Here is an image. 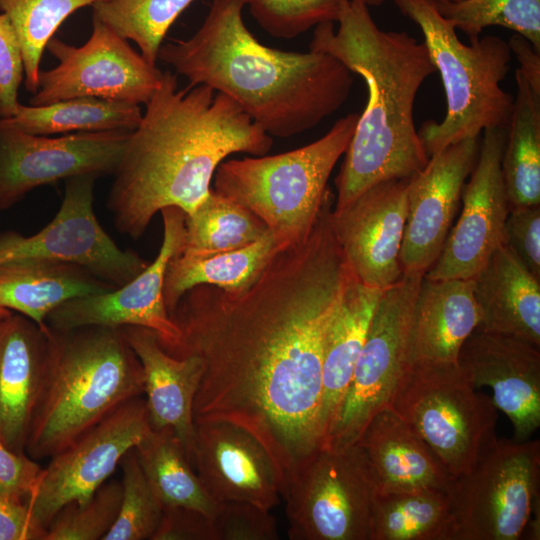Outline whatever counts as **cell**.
<instances>
[{
  "instance_id": "6da1fadb",
  "label": "cell",
  "mask_w": 540,
  "mask_h": 540,
  "mask_svg": "<svg viewBox=\"0 0 540 540\" xmlns=\"http://www.w3.org/2000/svg\"><path fill=\"white\" fill-rule=\"evenodd\" d=\"M332 202L329 194L309 236L281 249L250 286H195L170 314L180 339L166 352L203 365L194 423L250 433L276 462L284 489L319 449L324 341L355 277L331 228Z\"/></svg>"
},
{
  "instance_id": "7a4b0ae2",
  "label": "cell",
  "mask_w": 540,
  "mask_h": 540,
  "mask_svg": "<svg viewBox=\"0 0 540 540\" xmlns=\"http://www.w3.org/2000/svg\"><path fill=\"white\" fill-rule=\"evenodd\" d=\"M131 132L106 207L116 230L139 239L157 212L191 213L211 191L219 164L234 153L266 155L273 141L231 98L206 85L178 89L162 72Z\"/></svg>"
},
{
  "instance_id": "3957f363",
  "label": "cell",
  "mask_w": 540,
  "mask_h": 540,
  "mask_svg": "<svg viewBox=\"0 0 540 540\" xmlns=\"http://www.w3.org/2000/svg\"><path fill=\"white\" fill-rule=\"evenodd\" d=\"M250 0H211L199 29L188 39L162 44L157 60L189 86L223 93L269 136L288 138L320 124L347 100L353 73L317 51L267 47L242 17Z\"/></svg>"
},
{
  "instance_id": "277c9868",
  "label": "cell",
  "mask_w": 540,
  "mask_h": 540,
  "mask_svg": "<svg viewBox=\"0 0 540 540\" xmlns=\"http://www.w3.org/2000/svg\"><path fill=\"white\" fill-rule=\"evenodd\" d=\"M333 22L315 26L309 50L338 59L366 83L368 98L335 179L334 212L368 188L406 179L429 160L415 128L413 109L423 82L437 70L424 42L405 31H383L361 0H348Z\"/></svg>"
},
{
  "instance_id": "5b68a950",
  "label": "cell",
  "mask_w": 540,
  "mask_h": 540,
  "mask_svg": "<svg viewBox=\"0 0 540 540\" xmlns=\"http://www.w3.org/2000/svg\"><path fill=\"white\" fill-rule=\"evenodd\" d=\"M143 393L142 366L122 327H48L46 362L26 454L34 460L51 458Z\"/></svg>"
},
{
  "instance_id": "8992f818",
  "label": "cell",
  "mask_w": 540,
  "mask_h": 540,
  "mask_svg": "<svg viewBox=\"0 0 540 540\" xmlns=\"http://www.w3.org/2000/svg\"><path fill=\"white\" fill-rule=\"evenodd\" d=\"M394 2L420 27L445 90V118L428 120L417 131L427 155L479 137L488 128L508 129L514 98L500 86L510 69L508 43L494 35L469 38V45L462 43L456 28L440 14L437 0Z\"/></svg>"
},
{
  "instance_id": "52a82bcc",
  "label": "cell",
  "mask_w": 540,
  "mask_h": 540,
  "mask_svg": "<svg viewBox=\"0 0 540 540\" xmlns=\"http://www.w3.org/2000/svg\"><path fill=\"white\" fill-rule=\"evenodd\" d=\"M359 114L338 119L316 141L288 152L222 161L212 190L258 216L288 247L310 234L329 195V177L346 152Z\"/></svg>"
},
{
  "instance_id": "ba28073f",
  "label": "cell",
  "mask_w": 540,
  "mask_h": 540,
  "mask_svg": "<svg viewBox=\"0 0 540 540\" xmlns=\"http://www.w3.org/2000/svg\"><path fill=\"white\" fill-rule=\"evenodd\" d=\"M452 477L468 473L497 440V408L458 364H406L388 405Z\"/></svg>"
},
{
  "instance_id": "9c48e42d",
  "label": "cell",
  "mask_w": 540,
  "mask_h": 540,
  "mask_svg": "<svg viewBox=\"0 0 540 540\" xmlns=\"http://www.w3.org/2000/svg\"><path fill=\"white\" fill-rule=\"evenodd\" d=\"M540 442L496 440L448 487L452 540H517L539 503Z\"/></svg>"
},
{
  "instance_id": "30bf717a",
  "label": "cell",
  "mask_w": 540,
  "mask_h": 540,
  "mask_svg": "<svg viewBox=\"0 0 540 540\" xmlns=\"http://www.w3.org/2000/svg\"><path fill=\"white\" fill-rule=\"evenodd\" d=\"M378 486L357 444L319 448L289 478L282 497L291 540H370Z\"/></svg>"
},
{
  "instance_id": "8fae6325",
  "label": "cell",
  "mask_w": 540,
  "mask_h": 540,
  "mask_svg": "<svg viewBox=\"0 0 540 540\" xmlns=\"http://www.w3.org/2000/svg\"><path fill=\"white\" fill-rule=\"evenodd\" d=\"M423 276L403 274L384 289L339 412L321 448L339 450L355 444L373 416L388 407L407 364L411 316Z\"/></svg>"
},
{
  "instance_id": "7c38bea8",
  "label": "cell",
  "mask_w": 540,
  "mask_h": 540,
  "mask_svg": "<svg viewBox=\"0 0 540 540\" xmlns=\"http://www.w3.org/2000/svg\"><path fill=\"white\" fill-rule=\"evenodd\" d=\"M97 179L81 175L65 180L60 208L39 232L30 236L0 232V266L33 260L73 263L116 287L139 275L149 263L136 252L121 249L95 215Z\"/></svg>"
},
{
  "instance_id": "4fadbf2b",
  "label": "cell",
  "mask_w": 540,
  "mask_h": 540,
  "mask_svg": "<svg viewBox=\"0 0 540 540\" xmlns=\"http://www.w3.org/2000/svg\"><path fill=\"white\" fill-rule=\"evenodd\" d=\"M92 33L82 46L52 37L46 49L58 60L40 71L30 105L40 106L77 97L146 104L159 86L162 71L136 52L128 40L92 17Z\"/></svg>"
},
{
  "instance_id": "5bb4252c",
  "label": "cell",
  "mask_w": 540,
  "mask_h": 540,
  "mask_svg": "<svg viewBox=\"0 0 540 540\" xmlns=\"http://www.w3.org/2000/svg\"><path fill=\"white\" fill-rule=\"evenodd\" d=\"M151 426L145 399L131 398L50 458L27 504L46 529L69 502H83L107 481Z\"/></svg>"
},
{
  "instance_id": "9a60e30c",
  "label": "cell",
  "mask_w": 540,
  "mask_h": 540,
  "mask_svg": "<svg viewBox=\"0 0 540 540\" xmlns=\"http://www.w3.org/2000/svg\"><path fill=\"white\" fill-rule=\"evenodd\" d=\"M132 131L25 133L0 117V211L37 187L81 175H113Z\"/></svg>"
},
{
  "instance_id": "2e32d148",
  "label": "cell",
  "mask_w": 540,
  "mask_h": 540,
  "mask_svg": "<svg viewBox=\"0 0 540 540\" xmlns=\"http://www.w3.org/2000/svg\"><path fill=\"white\" fill-rule=\"evenodd\" d=\"M160 213L163 239L156 258L122 286L64 302L48 315L49 328L139 326L155 332L165 351L177 345L180 330L166 309L163 282L169 261L183 251L186 213L178 207H166Z\"/></svg>"
},
{
  "instance_id": "e0dca14e",
  "label": "cell",
  "mask_w": 540,
  "mask_h": 540,
  "mask_svg": "<svg viewBox=\"0 0 540 540\" xmlns=\"http://www.w3.org/2000/svg\"><path fill=\"white\" fill-rule=\"evenodd\" d=\"M507 132L508 129L500 127L483 130L477 161L468 183L463 187L462 211L425 277L473 278L493 252L504 244L509 203L501 159Z\"/></svg>"
},
{
  "instance_id": "ac0fdd59",
  "label": "cell",
  "mask_w": 540,
  "mask_h": 540,
  "mask_svg": "<svg viewBox=\"0 0 540 540\" xmlns=\"http://www.w3.org/2000/svg\"><path fill=\"white\" fill-rule=\"evenodd\" d=\"M480 136L452 144L429 157L409 178L408 213L400 250L403 274H425L439 257L463 187L478 158Z\"/></svg>"
},
{
  "instance_id": "d6986e66",
  "label": "cell",
  "mask_w": 540,
  "mask_h": 540,
  "mask_svg": "<svg viewBox=\"0 0 540 540\" xmlns=\"http://www.w3.org/2000/svg\"><path fill=\"white\" fill-rule=\"evenodd\" d=\"M409 178L380 182L346 208L334 212L330 223L346 262L357 280L386 289L403 275L400 250L408 213Z\"/></svg>"
},
{
  "instance_id": "ffe728a7",
  "label": "cell",
  "mask_w": 540,
  "mask_h": 540,
  "mask_svg": "<svg viewBox=\"0 0 540 540\" xmlns=\"http://www.w3.org/2000/svg\"><path fill=\"white\" fill-rule=\"evenodd\" d=\"M192 465L217 502L246 501L271 510L280 503L283 476L267 449L226 422L194 423Z\"/></svg>"
},
{
  "instance_id": "44dd1931",
  "label": "cell",
  "mask_w": 540,
  "mask_h": 540,
  "mask_svg": "<svg viewBox=\"0 0 540 540\" xmlns=\"http://www.w3.org/2000/svg\"><path fill=\"white\" fill-rule=\"evenodd\" d=\"M458 365L475 388L492 389L494 405L513 425L514 440H528L540 426L539 347L478 326L463 343Z\"/></svg>"
},
{
  "instance_id": "7402d4cb",
  "label": "cell",
  "mask_w": 540,
  "mask_h": 540,
  "mask_svg": "<svg viewBox=\"0 0 540 540\" xmlns=\"http://www.w3.org/2000/svg\"><path fill=\"white\" fill-rule=\"evenodd\" d=\"M47 347V325L16 312L0 317V441L17 453H26Z\"/></svg>"
},
{
  "instance_id": "603a6c76",
  "label": "cell",
  "mask_w": 540,
  "mask_h": 540,
  "mask_svg": "<svg viewBox=\"0 0 540 540\" xmlns=\"http://www.w3.org/2000/svg\"><path fill=\"white\" fill-rule=\"evenodd\" d=\"M473 278L423 276L414 303L407 364H458L460 349L481 322Z\"/></svg>"
},
{
  "instance_id": "cb8c5ba5",
  "label": "cell",
  "mask_w": 540,
  "mask_h": 540,
  "mask_svg": "<svg viewBox=\"0 0 540 540\" xmlns=\"http://www.w3.org/2000/svg\"><path fill=\"white\" fill-rule=\"evenodd\" d=\"M122 328L142 366L151 429L171 428L191 461L193 405L203 373L201 360L194 355L182 358L170 355L150 329L139 326Z\"/></svg>"
},
{
  "instance_id": "d4e9b609",
  "label": "cell",
  "mask_w": 540,
  "mask_h": 540,
  "mask_svg": "<svg viewBox=\"0 0 540 540\" xmlns=\"http://www.w3.org/2000/svg\"><path fill=\"white\" fill-rule=\"evenodd\" d=\"M355 444L371 466L378 493L448 490L453 477L429 446L389 407L373 416Z\"/></svg>"
},
{
  "instance_id": "484cf974",
  "label": "cell",
  "mask_w": 540,
  "mask_h": 540,
  "mask_svg": "<svg viewBox=\"0 0 540 540\" xmlns=\"http://www.w3.org/2000/svg\"><path fill=\"white\" fill-rule=\"evenodd\" d=\"M479 327L540 346V279L506 245L473 277Z\"/></svg>"
},
{
  "instance_id": "4316f807",
  "label": "cell",
  "mask_w": 540,
  "mask_h": 540,
  "mask_svg": "<svg viewBox=\"0 0 540 540\" xmlns=\"http://www.w3.org/2000/svg\"><path fill=\"white\" fill-rule=\"evenodd\" d=\"M383 291L353 277L331 320L323 348L319 448L333 427Z\"/></svg>"
},
{
  "instance_id": "83f0119b",
  "label": "cell",
  "mask_w": 540,
  "mask_h": 540,
  "mask_svg": "<svg viewBox=\"0 0 540 540\" xmlns=\"http://www.w3.org/2000/svg\"><path fill=\"white\" fill-rule=\"evenodd\" d=\"M115 288L73 263L33 260L0 266V307L42 327L48 315L64 302Z\"/></svg>"
},
{
  "instance_id": "f1b7e54d",
  "label": "cell",
  "mask_w": 540,
  "mask_h": 540,
  "mask_svg": "<svg viewBox=\"0 0 540 540\" xmlns=\"http://www.w3.org/2000/svg\"><path fill=\"white\" fill-rule=\"evenodd\" d=\"M283 248L270 231L238 249L175 256L167 265L163 282V297L169 315L182 296L195 286L211 285L229 291L247 288Z\"/></svg>"
},
{
  "instance_id": "f546056e",
  "label": "cell",
  "mask_w": 540,
  "mask_h": 540,
  "mask_svg": "<svg viewBox=\"0 0 540 540\" xmlns=\"http://www.w3.org/2000/svg\"><path fill=\"white\" fill-rule=\"evenodd\" d=\"M517 94L501 159L510 206L540 205V93L515 71Z\"/></svg>"
},
{
  "instance_id": "4dcf8cb0",
  "label": "cell",
  "mask_w": 540,
  "mask_h": 540,
  "mask_svg": "<svg viewBox=\"0 0 540 540\" xmlns=\"http://www.w3.org/2000/svg\"><path fill=\"white\" fill-rule=\"evenodd\" d=\"M140 466L164 507L198 510L213 517L219 507L171 428L150 429L135 447Z\"/></svg>"
},
{
  "instance_id": "1f68e13d",
  "label": "cell",
  "mask_w": 540,
  "mask_h": 540,
  "mask_svg": "<svg viewBox=\"0 0 540 540\" xmlns=\"http://www.w3.org/2000/svg\"><path fill=\"white\" fill-rule=\"evenodd\" d=\"M140 105L96 97H77L32 106L19 104L15 114L3 120L25 133L48 136L77 132L134 131L142 118Z\"/></svg>"
},
{
  "instance_id": "d6a6232c",
  "label": "cell",
  "mask_w": 540,
  "mask_h": 540,
  "mask_svg": "<svg viewBox=\"0 0 540 540\" xmlns=\"http://www.w3.org/2000/svg\"><path fill=\"white\" fill-rule=\"evenodd\" d=\"M370 540H452L447 490L378 493Z\"/></svg>"
},
{
  "instance_id": "836d02e7",
  "label": "cell",
  "mask_w": 540,
  "mask_h": 540,
  "mask_svg": "<svg viewBox=\"0 0 540 540\" xmlns=\"http://www.w3.org/2000/svg\"><path fill=\"white\" fill-rule=\"evenodd\" d=\"M267 225L241 204L211 188L185 217L184 254H210L238 249L268 234Z\"/></svg>"
},
{
  "instance_id": "e575fe53",
  "label": "cell",
  "mask_w": 540,
  "mask_h": 540,
  "mask_svg": "<svg viewBox=\"0 0 540 540\" xmlns=\"http://www.w3.org/2000/svg\"><path fill=\"white\" fill-rule=\"evenodd\" d=\"M194 0H102L94 3L93 16L126 40L156 65L164 37L177 17Z\"/></svg>"
},
{
  "instance_id": "d590c367",
  "label": "cell",
  "mask_w": 540,
  "mask_h": 540,
  "mask_svg": "<svg viewBox=\"0 0 540 540\" xmlns=\"http://www.w3.org/2000/svg\"><path fill=\"white\" fill-rule=\"evenodd\" d=\"M102 0H0L22 49L26 89L39 86V65L44 49L62 22L79 8Z\"/></svg>"
},
{
  "instance_id": "8d00e7d4",
  "label": "cell",
  "mask_w": 540,
  "mask_h": 540,
  "mask_svg": "<svg viewBox=\"0 0 540 540\" xmlns=\"http://www.w3.org/2000/svg\"><path fill=\"white\" fill-rule=\"evenodd\" d=\"M440 14L469 38L501 26L526 38L540 53V0H460L438 2Z\"/></svg>"
},
{
  "instance_id": "74e56055",
  "label": "cell",
  "mask_w": 540,
  "mask_h": 540,
  "mask_svg": "<svg viewBox=\"0 0 540 540\" xmlns=\"http://www.w3.org/2000/svg\"><path fill=\"white\" fill-rule=\"evenodd\" d=\"M122 498L117 518L102 540H152L164 505L149 484L135 448L120 461Z\"/></svg>"
},
{
  "instance_id": "f35d334b",
  "label": "cell",
  "mask_w": 540,
  "mask_h": 540,
  "mask_svg": "<svg viewBox=\"0 0 540 540\" xmlns=\"http://www.w3.org/2000/svg\"><path fill=\"white\" fill-rule=\"evenodd\" d=\"M122 498V484L103 483L83 502H69L50 522L45 540H102L114 524Z\"/></svg>"
},
{
  "instance_id": "ab89813d",
  "label": "cell",
  "mask_w": 540,
  "mask_h": 540,
  "mask_svg": "<svg viewBox=\"0 0 540 540\" xmlns=\"http://www.w3.org/2000/svg\"><path fill=\"white\" fill-rule=\"evenodd\" d=\"M348 0H250L249 11L275 38L291 39L325 22H337Z\"/></svg>"
},
{
  "instance_id": "60d3db41",
  "label": "cell",
  "mask_w": 540,
  "mask_h": 540,
  "mask_svg": "<svg viewBox=\"0 0 540 540\" xmlns=\"http://www.w3.org/2000/svg\"><path fill=\"white\" fill-rule=\"evenodd\" d=\"M217 540H277L270 510L246 501H225L212 517Z\"/></svg>"
},
{
  "instance_id": "b9f144b4",
  "label": "cell",
  "mask_w": 540,
  "mask_h": 540,
  "mask_svg": "<svg viewBox=\"0 0 540 540\" xmlns=\"http://www.w3.org/2000/svg\"><path fill=\"white\" fill-rule=\"evenodd\" d=\"M504 244L540 279V205L509 207Z\"/></svg>"
},
{
  "instance_id": "7bdbcfd3",
  "label": "cell",
  "mask_w": 540,
  "mask_h": 540,
  "mask_svg": "<svg viewBox=\"0 0 540 540\" xmlns=\"http://www.w3.org/2000/svg\"><path fill=\"white\" fill-rule=\"evenodd\" d=\"M25 77L17 33L9 17L0 14V117H12L18 106V90Z\"/></svg>"
},
{
  "instance_id": "ee69618b",
  "label": "cell",
  "mask_w": 540,
  "mask_h": 540,
  "mask_svg": "<svg viewBox=\"0 0 540 540\" xmlns=\"http://www.w3.org/2000/svg\"><path fill=\"white\" fill-rule=\"evenodd\" d=\"M43 468L26 453H17L0 441V496L27 503Z\"/></svg>"
},
{
  "instance_id": "f6af8a7d",
  "label": "cell",
  "mask_w": 540,
  "mask_h": 540,
  "mask_svg": "<svg viewBox=\"0 0 540 540\" xmlns=\"http://www.w3.org/2000/svg\"><path fill=\"white\" fill-rule=\"evenodd\" d=\"M152 540H217V536L208 515L189 508L164 507Z\"/></svg>"
},
{
  "instance_id": "bcb514c9",
  "label": "cell",
  "mask_w": 540,
  "mask_h": 540,
  "mask_svg": "<svg viewBox=\"0 0 540 540\" xmlns=\"http://www.w3.org/2000/svg\"><path fill=\"white\" fill-rule=\"evenodd\" d=\"M46 533L27 503L0 496V540H45Z\"/></svg>"
},
{
  "instance_id": "7dc6e473",
  "label": "cell",
  "mask_w": 540,
  "mask_h": 540,
  "mask_svg": "<svg viewBox=\"0 0 540 540\" xmlns=\"http://www.w3.org/2000/svg\"><path fill=\"white\" fill-rule=\"evenodd\" d=\"M511 53H513L520 67L518 68L524 75L531 88L540 93V53L523 36L514 34L507 42Z\"/></svg>"
},
{
  "instance_id": "c3c4849f",
  "label": "cell",
  "mask_w": 540,
  "mask_h": 540,
  "mask_svg": "<svg viewBox=\"0 0 540 540\" xmlns=\"http://www.w3.org/2000/svg\"><path fill=\"white\" fill-rule=\"evenodd\" d=\"M367 7L379 6L387 0H361ZM438 2H457L460 0H437Z\"/></svg>"
},
{
  "instance_id": "681fc988",
  "label": "cell",
  "mask_w": 540,
  "mask_h": 540,
  "mask_svg": "<svg viewBox=\"0 0 540 540\" xmlns=\"http://www.w3.org/2000/svg\"><path fill=\"white\" fill-rule=\"evenodd\" d=\"M10 313H12V311H9V310H7V309H4V308L0 307V317L7 316V315H9Z\"/></svg>"
}]
</instances>
